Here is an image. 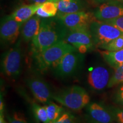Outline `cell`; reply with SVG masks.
I'll return each instance as SVG.
<instances>
[{"label": "cell", "mask_w": 123, "mask_h": 123, "mask_svg": "<svg viewBox=\"0 0 123 123\" xmlns=\"http://www.w3.org/2000/svg\"><path fill=\"white\" fill-rule=\"evenodd\" d=\"M69 30L57 17L43 18L38 34L32 40L34 53H40L56 43L64 41Z\"/></svg>", "instance_id": "6da1fadb"}, {"label": "cell", "mask_w": 123, "mask_h": 123, "mask_svg": "<svg viewBox=\"0 0 123 123\" xmlns=\"http://www.w3.org/2000/svg\"><path fill=\"white\" fill-rule=\"evenodd\" d=\"M78 50L74 46L61 41L40 53H34L35 65L40 71L43 72L53 68L64 55Z\"/></svg>", "instance_id": "7a4b0ae2"}, {"label": "cell", "mask_w": 123, "mask_h": 123, "mask_svg": "<svg viewBox=\"0 0 123 123\" xmlns=\"http://www.w3.org/2000/svg\"><path fill=\"white\" fill-rule=\"evenodd\" d=\"M53 99L74 111L81 110L90 101L88 92L79 86H71L53 94Z\"/></svg>", "instance_id": "3957f363"}, {"label": "cell", "mask_w": 123, "mask_h": 123, "mask_svg": "<svg viewBox=\"0 0 123 123\" xmlns=\"http://www.w3.org/2000/svg\"><path fill=\"white\" fill-rule=\"evenodd\" d=\"M84 59V54L78 50L67 54L52 68L53 75L59 79L72 77L81 68Z\"/></svg>", "instance_id": "277c9868"}, {"label": "cell", "mask_w": 123, "mask_h": 123, "mask_svg": "<svg viewBox=\"0 0 123 123\" xmlns=\"http://www.w3.org/2000/svg\"><path fill=\"white\" fill-rule=\"evenodd\" d=\"M95 47L101 49L115 38L123 35L119 29L103 21L95 20L90 27Z\"/></svg>", "instance_id": "5b68a950"}, {"label": "cell", "mask_w": 123, "mask_h": 123, "mask_svg": "<svg viewBox=\"0 0 123 123\" xmlns=\"http://www.w3.org/2000/svg\"><path fill=\"white\" fill-rule=\"evenodd\" d=\"M21 39L15 45L3 55L1 62V70L6 76L10 78H17L21 71L22 50Z\"/></svg>", "instance_id": "8992f818"}, {"label": "cell", "mask_w": 123, "mask_h": 123, "mask_svg": "<svg viewBox=\"0 0 123 123\" xmlns=\"http://www.w3.org/2000/svg\"><path fill=\"white\" fill-rule=\"evenodd\" d=\"M57 17L70 31L90 30L91 25L96 20L93 13L86 11L57 14Z\"/></svg>", "instance_id": "52a82bcc"}, {"label": "cell", "mask_w": 123, "mask_h": 123, "mask_svg": "<svg viewBox=\"0 0 123 123\" xmlns=\"http://www.w3.org/2000/svg\"><path fill=\"white\" fill-rule=\"evenodd\" d=\"M64 41L74 46L82 54L95 47L90 30H69Z\"/></svg>", "instance_id": "ba28073f"}, {"label": "cell", "mask_w": 123, "mask_h": 123, "mask_svg": "<svg viewBox=\"0 0 123 123\" xmlns=\"http://www.w3.org/2000/svg\"><path fill=\"white\" fill-rule=\"evenodd\" d=\"M26 83L33 96L39 102L42 104H47L53 99V94L50 87L40 77L30 76L26 80Z\"/></svg>", "instance_id": "9c48e42d"}, {"label": "cell", "mask_w": 123, "mask_h": 123, "mask_svg": "<svg viewBox=\"0 0 123 123\" xmlns=\"http://www.w3.org/2000/svg\"><path fill=\"white\" fill-rule=\"evenodd\" d=\"M110 72L105 66L98 65L92 67L87 75V83L92 90L102 91L108 87L111 79Z\"/></svg>", "instance_id": "30bf717a"}, {"label": "cell", "mask_w": 123, "mask_h": 123, "mask_svg": "<svg viewBox=\"0 0 123 123\" xmlns=\"http://www.w3.org/2000/svg\"><path fill=\"white\" fill-rule=\"evenodd\" d=\"M98 21H105L123 15V3L119 0H111L99 5L93 12Z\"/></svg>", "instance_id": "8fae6325"}, {"label": "cell", "mask_w": 123, "mask_h": 123, "mask_svg": "<svg viewBox=\"0 0 123 123\" xmlns=\"http://www.w3.org/2000/svg\"><path fill=\"white\" fill-rule=\"evenodd\" d=\"M23 24L15 21L12 15L3 18L0 27L1 41L7 44L14 43L19 37L20 29Z\"/></svg>", "instance_id": "7c38bea8"}, {"label": "cell", "mask_w": 123, "mask_h": 123, "mask_svg": "<svg viewBox=\"0 0 123 123\" xmlns=\"http://www.w3.org/2000/svg\"><path fill=\"white\" fill-rule=\"evenodd\" d=\"M89 119L100 123H112L115 120L111 110H108L102 104L91 103L87 106Z\"/></svg>", "instance_id": "4fadbf2b"}, {"label": "cell", "mask_w": 123, "mask_h": 123, "mask_svg": "<svg viewBox=\"0 0 123 123\" xmlns=\"http://www.w3.org/2000/svg\"><path fill=\"white\" fill-rule=\"evenodd\" d=\"M41 17L37 15H34L25 22L21 31L22 38L24 42H29L38 34L41 26Z\"/></svg>", "instance_id": "5bb4252c"}, {"label": "cell", "mask_w": 123, "mask_h": 123, "mask_svg": "<svg viewBox=\"0 0 123 123\" xmlns=\"http://www.w3.org/2000/svg\"><path fill=\"white\" fill-rule=\"evenodd\" d=\"M87 4L84 0H59L57 14H66L86 11Z\"/></svg>", "instance_id": "9a60e30c"}, {"label": "cell", "mask_w": 123, "mask_h": 123, "mask_svg": "<svg viewBox=\"0 0 123 123\" xmlns=\"http://www.w3.org/2000/svg\"><path fill=\"white\" fill-rule=\"evenodd\" d=\"M42 4L34 3L29 5L22 6L17 9L11 15L15 21L24 24L36 14Z\"/></svg>", "instance_id": "2e32d148"}, {"label": "cell", "mask_w": 123, "mask_h": 123, "mask_svg": "<svg viewBox=\"0 0 123 123\" xmlns=\"http://www.w3.org/2000/svg\"><path fill=\"white\" fill-rule=\"evenodd\" d=\"M100 53L104 61L114 69L123 64V49L117 51H100Z\"/></svg>", "instance_id": "e0dca14e"}, {"label": "cell", "mask_w": 123, "mask_h": 123, "mask_svg": "<svg viewBox=\"0 0 123 123\" xmlns=\"http://www.w3.org/2000/svg\"><path fill=\"white\" fill-rule=\"evenodd\" d=\"M45 107L50 123H52L59 119L64 113L63 108L62 107L51 101L47 103Z\"/></svg>", "instance_id": "ac0fdd59"}, {"label": "cell", "mask_w": 123, "mask_h": 123, "mask_svg": "<svg viewBox=\"0 0 123 123\" xmlns=\"http://www.w3.org/2000/svg\"><path fill=\"white\" fill-rule=\"evenodd\" d=\"M32 110L38 123H50L45 106H41L34 103L32 105Z\"/></svg>", "instance_id": "d6986e66"}, {"label": "cell", "mask_w": 123, "mask_h": 123, "mask_svg": "<svg viewBox=\"0 0 123 123\" xmlns=\"http://www.w3.org/2000/svg\"><path fill=\"white\" fill-rule=\"evenodd\" d=\"M115 70L114 73L111 76L107 88H111L113 86L123 84V64Z\"/></svg>", "instance_id": "ffe728a7"}, {"label": "cell", "mask_w": 123, "mask_h": 123, "mask_svg": "<svg viewBox=\"0 0 123 123\" xmlns=\"http://www.w3.org/2000/svg\"><path fill=\"white\" fill-rule=\"evenodd\" d=\"M108 51H117L123 49V35L120 36L101 48Z\"/></svg>", "instance_id": "44dd1931"}, {"label": "cell", "mask_w": 123, "mask_h": 123, "mask_svg": "<svg viewBox=\"0 0 123 123\" xmlns=\"http://www.w3.org/2000/svg\"><path fill=\"white\" fill-rule=\"evenodd\" d=\"M41 7L46 13L50 15V17H54L57 15L58 12L57 2L47 1L43 3Z\"/></svg>", "instance_id": "7402d4cb"}, {"label": "cell", "mask_w": 123, "mask_h": 123, "mask_svg": "<svg viewBox=\"0 0 123 123\" xmlns=\"http://www.w3.org/2000/svg\"><path fill=\"white\" fill-rule=\"evenodd\" d=\"M52 123H78L76 118L68 112H64L59 119Z\"/></svg>", "instance_id": "603a6c76"}, {"label": "cell", "mask_w": 123, "mask_h": 123, "mask_svg": "<svg viewBox=\"0 0 123 123\" xmlns=\"http://www.w3.org/2000/svg\"><path fill=\"white\" fill-rule=\"evenodd\" d=\"M9 123H27L25 117L18 112H14L12 115H7Z\"/></svg>", "instance_id": "cb8c5ba5"}, {"label": "cell", "mask_w": 123, "mask_h": 123, "mask_svg": "<svg viewBox=\"0 0 123 123\" xmlns=\"http://www.w3.org/2000/svg\"><path fill=\"white\" fill-rule=\"evenodd\" d=\"M103 22L108 23V24L113 26L123 33V15L119 18H115V19L103 21Z\"/></svg>", "instance_id": "d4e9b609"}, {"label": "cell", "mask_w": 123, "mask_h": 123, "mask_svg": "<svg viewBox=\"0 0 123 123\" xmlns=\"http://www.w3.org/2000/svg\"><path fill=\"white\" fill-rule=\"evenodd\" d=\"M111 111L114 116L115 120L117 123H123V108H113Z\"/></svg>", "instance_id": "484cf974"}, {"label": "cell", "mask_w": 123, "mask_h": 123, "mask_svg": "<svg viewBox=\"0 0 123 123\" xmlns=\"http://www.w3.org/2000/svg\"><path fill=\"white\" fill-rule=\"evenodd\" d=\"M115 99L117 103L123 107V84L117 91L115 95Z\"/></svg>", "instance_id": "4316f807"}, {"label": "cell", "mask_w": 123, "mask_h": 123, "mask_svg": "<svg viewBox=\"0 0 123 123\" xmlns=\"http://www.w3.org/2000/svg\"><path fill=\"white\" fill-rule=\"evenodd\" d=\"M36 15H37L38 16H39V17L42 18H52L50 17V15L47 13H46L43 9L41 8V7H40L39 9H38V10L36 12Z\"/></svg>", "instance_id": "83f0119b"}, {"label": "cell", "mask_w": 123, "mask_h": 123, "mask_svg": "<svg viewBox=\"0 0 123 123\" xmlns=\"http://www.w3.org/2000/svg\"><path fill=\"white\" fill-rule=\"evenodd\" d=\"M4 104L3 101V98L2 93H1V98H0V113H4Z\"/></svg>", "instance_id": "f1b7e54d"}, {"label": "cell", "mask_w": 123, "mask_h": 123, "mask_svg": "<svg viewBox=\"0 0 123 123\" xmlns=\"http://www.w3.org/2000/svg\"><path fill=\"white\" fill-rule=\"evenodd\" d=\"M93 2L95 3V4H98V5H100L103 3L107 2V1H111V0H92Z\"/></svg>", "instance_id": "f546056e"}, {"label": "cell", "mask_w": 123, "mask_h": 123, "mask_svg": "<svg viewBox=\"0 0 123 123\" xmlns=\"http://www.w3.org/2000/svg\"><path fill=\"white\" fill-rule=\"evenodd\" d=\"M34 3H38V4H43L47 1H49V0H29Z\"/></svg>", "instance_id": "4dcf8cb0"}, {"label": "cell", "mask_w": 123, "mask_h": 123, "mask_svg": "<svg viewBox=\"0 0 123 123\" xmlns=\"http://www.w3.org/2000/svg\"><path fill=\"white\" fill-rule=\"evenodd\" d=\"M0 123H7L5 120L4 113H0Z\"/></svg>", "instance_id": "1f68e13d"}, {"label": "cell", "mask_w": 123, "mask_h": 123, "mask_svg": "<svg viewBox=\"0 0 123 123\" xmlns=\"http://www.w3.org/2000/svg\"><path fill=\"white\" fill-rule=\"evenodd\" d=\"M88 123H100L96 122V121L92 120H91V119H88Z\"/></svg>", "instance_id": "d6a6232c"}, {"label": "cell", "mask_w": 123, "mask_h": 123, "mask_svg": "<svg viewBox=\"0 0 123 123\" xmlns=\"http://www.w3.org/2000/svg\"><path fill=\"white\" fill-rule=\"evenodd\" d=\"M119 1H121V2H122L123 3V0H119Z\"/></svg>", "instance_id": "836d02e7"}]
</instances>
